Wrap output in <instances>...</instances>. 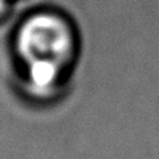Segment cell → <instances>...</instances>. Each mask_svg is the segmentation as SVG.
I'll return each mask as SVG.
<instances>
[{"label": "cell", "mask_w": 159, "mask_h": 159, "mask_svg": "<svg viewBox=\"0 0 159 159\" xmlns=\"http://www.w3.org/2000/svg\"><path fill=\"white\" fill-rule=\"evenodd\" d=\"M16 52L25 67V88L34 99H50L60 88L75 41L68 25L54 15H34L21 25Z\"/></svg>", "instance_id": "1"}, {"label": "cell", "mask_w": 159, "mask_h": 159, "mask_svg": "<svg viewBox=\"0 0 159 159\" xmlns=\"http://www.w3.org/2000/svg\"><path fill=\"white\" fill-rule=\"evenodd\" d=\"M5 8H7V0H0V15L3 13Z\"/></svg>", "instance_id": "2"}]
</instances>
